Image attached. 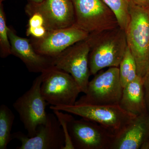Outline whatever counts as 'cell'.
<instances>
[{
	"label": "cell",
	"mask_w": 149,
	"mask_h": 149,
	"mask_svg": "<svg viewBox=\"0 0 149 149\" xmlns=\"http://www.w3.org/2000/svg\"><path fill=\"white\" fill-rule=\"evenodd\" d=\"M90 47L91 75L107 67H119L127 48L126 33L119 26L90 34L86 39Z\"/></svg>",
	"instance_id": "1"
},
{
	"label": "cell",
	"mask_w": 149,
	"mask_h": 149,
	"mask_svg": "<svg viewBox=\"0 0 149 149\" xmlns=\"http://www.w3.org/2000/svg\"><path fill=\"white\" fill-rule=\"evenodd\" d=\"M125 30L127 45L136 62L138 76L143 78L149 68V7L130 2Z\"/></svg>",
	"instance_id": "2"
},
{
	"label": "cell",
	"mask_w": 149,
	"mask_h": 149,
	"mask_svg": "<svg viewBox=\"0 0 149 149\" xmlns=\"http://www.w3.org/2000/svg\"><path fill=\"white\" fill-rule=\"evenodd\" d=\"M50 109L66 112L97 123L116 136L124 130L136 116L125 111L119 105L77 104L54 107Z\"/></svg>",
	"instance_id": "3"
},
{
	"label": "cell",
	"mask_w": 149,
	"mask_h": 149,
	"mask_svg": "<svg viewBox=\"0 0 149 149\" xmlns=\"http://www.w3.org/2000/svg\"><path fill=\"white\" fill-rule=\"evenodd\" d=\"M41 75V93L49 104L57 107L75 104L81 91L71 74L53 66Z\"/></svg>",
	"instance_id": "4"
},
{
	"label": "cell",
	"mask_w": 149,
	"mask_h": 149,
	"mask_svg": "<svg viewBox=\"0 0 149 149\" xmlns=\"http://www.w3.org/2000/svg\"><path fill=\"white\" fill-rule=\"evenodd\" d=\"M88 83L87 92L76 101L77 104L119 105L123 87L120 83L118 67H109L97 73Z\"/></svg>",
	"instance_id": "5"
},
{
	"label": "cell",
	"mask_w": 149,
	"mask_h": 149,
	"mask_svg": "<svg viewBox=\"0 0 149 149\" xmlns=\"http://www.w3.org/2000/svg\"><path fill=\"white\" fill-rule=\"evenodd\" d=\"M74 26L89 35L118 27L114 14L102 0H71Z\"/></svg>",
	"instance_id": "6"
},
{
	"label": "cell",
	"mask_w": 149,
	"mask_h": 149,
	"mask_svg": "<svg viewBox=\"0 0 149 149\" xmlns=\"http://www.w3.org/2000/svg\"><path fill=\"white\" fill-rule=\"evenodd\" d=\"M41 83L40 74L35 78L29 90L13 105L29 137L35 136L38 127L45 124L47 120L46 109L48 104L41 93Z\"/></svg>",
	"instance_id": "7"
},
{
	"label": "cell",
	"mask_w": 149,
	"mask_h": 149,
	"mask_svg": "<svg viewBox=\"0 0 149 149\" xmlns=\"http://www.w3.org/2000/svg\"><path fill=\"white\" fill-rule=\"evenodd\" d=\"M74 149H111L116 136L97 123L72 117L68 123Z\"/></svg>",
	"instance_id": "8"
},
{
	"label": "cell",
	"mask_w": 149,
	"mask_h": 149,
	"mask_svg": "<svg viewBox=\"0 0 149 149\" xmlns=\"http://www.w3.org/2000/svg\"><path fill=\"white\" fill-rule=\"evenodd\" d=\"M90 47L86 40L70 46L52 58L53 65L71 74L75 79L81 93L87 92L91 75L89 67Z\"/></svg>",
	"instance_id": "9"
},
{
	"label": "cell",
	"mask_w": 149,
	"mask_h": 149,
	"mask_svg": "<svg viewBox=\"0 0 149 149\" xmlns=\"http://www.w3.org/2000/svg\"><path fill=\"white\" fill-rule=\"evenodd\" d=\"M12 137L21 143L17 149H64L65 146L64 132L54 113H48L47 122L38 127L33 137L18 131L13 133Z\"/></svg>",
	"instance_id": "10"
},
{
	"label": "cell",
	"mask_w": 149,
	"mask_h": 149,
	"mask_svg": "<svg viewBox=\"0 0 149 149\" xmlns=\"http://www.w3.org/2000/svg\"><path fill=\"white\" fill-rule=\"evenodd\" d=\"M88 35L87 32L73 25L48 30L43 38L32 37L30 40L37 53L53 58L75 43L86 40Z\"/></svg>",
	"instance_id": "11"
},
{
	"label": "cell",
	"mask_w": 149,
	"mask_h": 149,
	"mask_svg": "<svg viewBox=\"0 0 149 149\" xmlns=\"http://www.w3.org/2000/svg\"><path fill=\"white\" fill-rule=\"evenodd\" d=\"M25 11L31 16L35 13L42 15L44 26L47 30L72 27L74 23V13L71 0H44L40 3H28Z\"/></svg>",
	"instance_id": "12"
},
{
	"label": "cell",
	"mask_w": 149,
	"mask_h": 149,
	"mask_svg": "<svg viewBox=\"0 0 149 149\" xmlns=\"http://www.w3.org/2000/svg\"><path fill=\"white\" fill-rule=\"evenodd\" d=\"M8 37L11 54L20 59L29 72L41 73L54 66L52 58L37 53L30 39L19 37L10 27Z\"/></svg>",
	"instance_id": "13"
},
{
	"label": "cell",
	"mask_w": 149,
	"mask_h": 149,
	"mask_svg": "<svg viewBox=\"0 0 149 149\" xmlns=\"http://www.w3.org/2000/svg\"><path fill=\"white\" fill-rule=\"evenodd\" d=\"M149 140V112L136 116L116 136L111 149H142Z\"/></svg>",
	"instance_id": "14"
},
{
	"label": "cell",
	"mask_w": 149,
	"mask_h": 149,
	"mask_svg": "<svg viewBox=\"0 0 149 149\" xmlns=\"http://www.w3.org/2000/svg\"><path fill=\"white\" fill-rule=\"evenodd\" d=\"M119 105L125 111L136 116L149 112L143 78L138 76L123 88Z\"/></svg>",
	"instance_id": "15"
},
{
	"label": "cell",
	"mask_w": 149,
	"mask_h": 149,
	"mask_svg": "<svg viewBox=\"0 0 149 149\" xmlns=\"http://www.w3.org/2000/svg\"><path fill=\"white\" fill-rule=\"evenodd\" d=\"M15 116L5 104L0 106V149H6L13 139L12 129Z\"/></svg>",
	"instance_id": "16"
},
{
	"label": "cell",
	"mask_w": 149,
	"mask_h": 149,
	"mask_svg": "<svg viewBox=\"0 0 149 149\" xmlns=\"http://www.w3.org/2000/svg\"><path fill=\"white\" fill-rule=\"evenodd\" d=\"M118 68L120 83L123 88L138 76L136 62L128 46Z\"/></svg>",
	"instance_id": "17"
},
{
	"label": "cell",
	"mask_w": 149,
	"mask_h": 149,
	"mask_svg": "<svg viewBox=\"0 0 149 149\" xmlns=\"http://www.w3.org/2000/svg\"><path fill=\"white\" fill-rule=\"evenodd\" d=\"M102 1L114 14L119 27L125 31L128 27L130 19L129 8L130 0Z\"/></svg>",
	"instance_id": "18"
},
{
	"label": "cell",
	"mask_w": 149,
	"mask_h": 149,
	"mask_svg": "<svg viewBox=\"0 0 149 149\" xmlns=\"http://www.w3.org/2000/svg\"><path fill=\"white\" fill-rule=\"evenodd\" d=\"M5 13L2 3H0V56L6 58L11 55L8 37L9 27L6 24Z\"/></svg>",
	"instance_id": "19"
},
{
	"label": "cell",
	"mask_w": 149,
	"mask_h": 149,
	"mask_svg": "<svg viewBox=\"0 0 149 149\" xmlns=\"http://www.w3.org/2000/svg\"><path fill=\"white\" fill-rule=\"evenodd\" d=\"M59 121L65 136V142L64 149H74L70 136L68 129V123L73 116L71 114L64 113L61 111L52 110Z\"/></svg>",
	"instance_id": "20"
},
{
	"label": "cell",
	"mask_w": 149,
	"mask_h": 149,
	"mask_svg": "<svg viewBox=\"0 0 149 149\" xmlns=\"http://www.w3.org/2000/svg\"><path fill=\"white\" fill-rule=\"evenodd\" d=\"M48 30L45 26L38 27H28L26 31L27 37H31L36 39L43 38L47 34Z\"/></svg>",
	"instance_id": "21"
},
{
	"label": "cell",
	"mask_w": 149,
	"mask_h": 149,
	"mask_svg": "<svg viewBox=\"0 0 149 149\" xmlns=\"http://www.w3.org/2000/svg\"><path fill=\"white\" fill-rule=\"evenodd\" d=\"M29 17L28 27H38L45 25V19L40 14L35 13L29 16Z\"/></svg>",
	"instance_id": "22"
},
{
	"label": "cell",
	"mask_w": 149,
	"mask_h": 149,
	"mask_svg": "<svg viewBox=\"0 0 149 149\" xmlns=\"http://www.w3.org/2000/svg\"><path fill=\"white\" fill-rule=\"evenodd\" d=\"M145 89V96L148 109L149 111V68L146 76L143 78Z\"/></svg>",
	"instance_id": "23"
},
{
	"label": "cell",
	"mask_w": 149,
	"mask_h": 149,
	"mask_svg": "<svg viewBox=\"0 0 149 149\" xmlns=\"http://www.w3.org/2000/svg\"><path fill=\"white\" fill-rule=\"evenodd\" d=\"M149 0H130V2L137 6H148Z\"/></svg>",
	"instance_id": "24"
},
{
	"label": "cell",
	"mask_w": 149,
	"mask_h": 149,
	"mask_svg": "<svg viewBox=\"0 0 149 149\" xmlns=\"http://www.w3.org/2000/svg\"><path fill=\"white\" fill-rule=\"evenodd\" d=\"M28 3H42L44 0H27Z\"/></svg>",
	"instance_id": "25"
},
{
	"label": "cell",
	"mask_w": 149,
	"mask_h": 149,
	"mask_svg": "<svg viewBox=\"0 0 149 149\" xmlns=\"http://www.w3.org/2000/svg\"><path fill=\"white\" fill-rule=\"evenodd\" d=\"M142 149H149V140L144 145Z\"/></svg>",
	"instance_id": "26"
},
{
	"label": "cell",
	"mask_w": 149,
	"mask_h": 149,
	"mask_svg": "<svg viewBox=\"0 0 149 149\" xmlns=\"http://www.w3.org/2000/svg\"><path fill=\"white\" fill-rule=\"evenodd\" d=\"M5 1V0H0V3H2L3 1Z\"/></svg>",
	"instance_id": "27"
},
{
	"label": "cell",
	"mask_w": 149,
	"mask_h": 149,
	"mask_svg": "<svg viewBox=\"0 0 149 149\" xmlns=\"http://www.w3.org/2000/svg\"><path fill=\"white\" fill-rule=\"evenodd\" d=\"M148 6L149 7V1H148Z\"/></svg>",
	"instance_id": "28"
}]
</instances>
